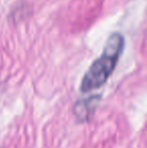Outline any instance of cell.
<instances>
[{"label":"cell","instance_id":"1","mask_svg":"<svg viewBox=\"0 0 147 148\" xmlns=\"http://www.w3.org/2000/svg\"><path fill=\"white\" fill-rule=\"evenodd\" d=\"M124 49V37L121 33L114 32L109 36L103 53L88 69L81 82L83 93L95 91L104 86L118 64Z\"/></svg>","mask_w":147,"mask_h":148}]
</instances>
